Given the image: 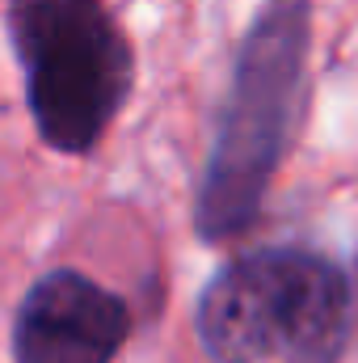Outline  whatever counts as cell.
<instances>
[{
    "instance_id": "7a4b0ae2",
    "label": "cell",
    "mask_w": 358,
    "mask_h": 363,
    "mask_svg": "<svg viewBox=\"0 0 358 363\" xmlns=\"http://www.w3.org/2000/svg\"><path fill=\"white\" fill-rule=\"evenodd\" d=\"M198 338L215 363H337L350 342V279L304 245L249 250L202 287Z\"/></svg>"
},
{
    "instance_id": "277c9868",
    "label": "cell",
    "mask_w": 358,
    "mask_h": 363,
    "mask_svg": "<svg viewBox=\"0 0 358 363\" xmlns=\"http://www.w3.org/2000/svg\"><path fill=\"white\" fill-rule=\"evenodd\" d=\"M131 334V308L97 279L59 267L30 283L13 317L17 363H114Z\"/></svg>"
},
{
    "instance_id": "6da1fadb",
    "label": "cell",
    "mask_w": 358,
    "mask_h": 363,
    "mask_svg": "<svg viewBox=\"0 0 358 363\" xmlns=\"http://www.w3.org/2000/svg\"><path fill=\"white\" fill-rule=\"evenodd\" d=\"M312 0H262L232 64L207 169L194 199V233L224 245L249 233L304 114Z\"/></svg>"
},
{
    "instance_id": "3957f363",
    "label": "cell",
    "mask_w": 358,
    "mask_h": 363,
    "mask_svg": "<svg viewBox=\"0 0 358 363\" xmlns=\"http://www.w3.org/2000/svg\"><path fill=\"white\" fill-rule=\"evenodd\" d=\"M4 26L42 144L93 152L135 85V51L105 0H8Z\"/></svg>"
}]
</instances>
